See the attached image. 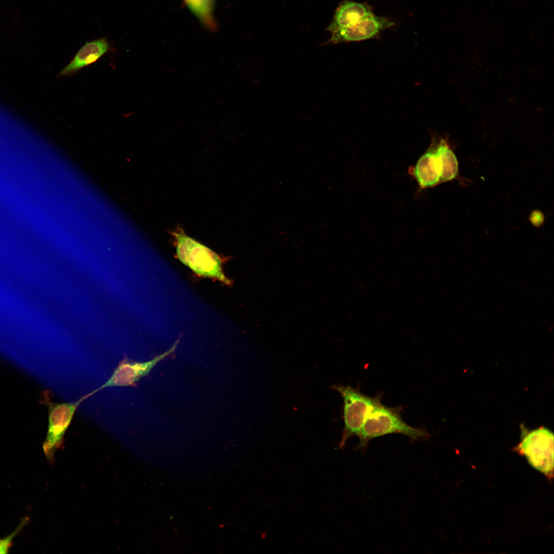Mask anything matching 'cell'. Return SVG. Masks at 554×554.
I'll use <instances>...</instances> for the list:
<instances>
[{"instance_id":"cell-11","label":"cell","mask_w":554,"mask_h":554,"mask_svg":"<svg viewBox=\"0 0 554 554\" xmlns=\"http://www.w3.org/2000/svg\"><path fill=\"white\" fill-rule=\"evenodd\" d=\"M438 156L441 168V182L451 181L458 174L457 159L445 141L431 144Z\"/></svg>"},{"instance_id":"cell-5","label":"cell","mask_w":554,"mask_h":554,"mask_svg":"<svg viewBox=\"0 0 554 554\" xmlns=\"http://www.w3.org/2000/svg\"><path fill=\"white\" fill-rule=\"evenodd\" d=\"M86 398V395L71 403H52L48 402L49 422L47 437L43 448L46 457L53 459L56 450L63 444L64 436L68 428L79 405Z\"/></svg>"},{"instance_id":"cell-10","label":"cell","mask_w":554,"mask_h":554,"mask_svg":"<svg viewBox=\"0 0 554 554\" xmlns=\"http://www.w3.org/2000/svg\"><path fill=\"white\" fill-rule=\"evenodd\" d=\"M373 15L372 9L367 4L346 1L338 7L328 30L333 33Z\"/></svg>"},{"instance_id":"cell-8","label":"cell","mask_w":554,"mask_h":554,"mask_svg":"<svg viewBox=\"0 0 554 554\" xmlns=\"http://www.w3.org/2000/svg\"><path fill=\"white\" fill-rule=\"evenodd\" d=\"M408 172L422 189L434 187L441 182L440 162L432 144Z\"/></svg>"},{"instance_id":"cell-1","label":"cell","mask_w":554,"mask_h":554,"mask_svg":"<svg viewBox=\"0 0 554 554\" xmlns=\"http://www.w3.org/2000/svg\"><path fill=\"white\" fill-rule=\"evenodd\" d=\"M402 408L389 407L381 403V394L368 413L358 436V449H365L369 442L375 438L392 433L407 436L413 440H426L430 437L422 428L409 426L402 419Z\"/></svg>"},{"instance_id":"cell-7","label":"cell","mask_w":554,"mask_h":554,"mask_svg":"<svg viewBox=\"0 0 554 554\" xmlns=\"http://www.w3.org/2000/svg\"><path fill=\"white\" fill-rule=\"evenodd\" d=\"M394 25L386 17L373 15L331 33L329 42L334 44L374 38L378 37L384 30Z\"/></svg>"},{"instance_id":"cell-12","label":"cell","mask_w":554,"mask_h":554,"mask_svg":"<svg viewBox=\"0 0 554 554\" xmlns=\"http://www.w3.org/2000/svg\"><path fill=\"white\" fill-rule=\"evenodd\" d=\"M27 522L28 520L25 518L12 533L5 538L0 539V553L8 552L14 537L19 532Z\"/></svg>"},{"instance_id":"cell-3","label":"cell","mask_w":554,"mask_h":554,"mask_svg":"<svg viewBox=\"0 0 554 554\" xmlns=\"http://www.w3.org/2000/svg\"><path fill=\"white\" fill-rule=\"evenodd\" d=\"M521 441L515 448L535 469L549 478L553 472V433L547 428L528 430L522 426Z\"/></svg>"},{"instance_id":"cell-6","label":"cell","mask_w":554,"mask_h":554,"mask_svg":"<svg viewBox=\"0 0 554 554\" xmlns=\"http://www.w3.org/2000/svg\"><path fill=\"white\" fill-rule=\"evenodd\" d=\"M176 346L175 344L167 352L146 362L134 361L125 358L120 362L109 378L98 388L87 394L89 397L106 388L134 386L143 377L146 376L160 361L171 353Z\"/></svg>"},{"instance_id":"cell-2","label":"cell","mask_w":554,"mask_h":554,"mask_svg":"<svg viewBox=\"0 0 554 554\" xmlns=\"http://www.w3.org/2000/svg\"><path fill=\"white\" fill-rule=\"evenodd\" d=\"M176 252L181 261L198 274L229 284L219 256L205 246L182 232L175 234Z\"/></svg>"},{"instance_id":"cell-4","label":"cell","mask_w":554,"mask_h":554,"mask_svg":"<svg viewBox=\"0 0 554 554\" xmlns=\"http://www.w3.org/2000/svg\"><path fill=\"white\" fill-rule=\"evenodd\" d=\"M333 390L341 395L344 427L339 447L342 448L350 437L358 436L365 419L381 394L370 397L350 386L333 385Z\"/></svg>"},{"instance_id":"cell-9","label":"cell","mask_w":554,"mask_h":554,"mask_svg":"<svg viewBox=\"0 0 554 554\" xmlns=\"http://www.w3.org/2000/svg\"><path fill=\"white\" fill-rule=\"evenodd\" d=\"M109 49V44L105 38L86 42L70 63L61 71L60 75L67 76L75 73L85 67L96 62Z\"/></svg>"}]
</instances>
